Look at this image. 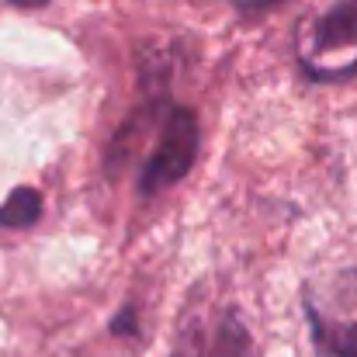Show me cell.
Segmentation results:
<instances>
[{
    "label": "cell",
    "mask_w": 357,
    "mask_h": 357,
    "mask_svg": "<svg viewBox=\"0 0 357 357\" xmlns=\"http://www.w3.org/2000/svg\"><path fill=\"white\" fill-rule=\"evenodd\" d=\"M42 219V195L35 188H14L0 205V229H28Z\"/></svg>",
    "instance_id": "obj_5"
},
{
    "label": "cell",
    "mask_w": 357,
    "mask_h": 357,
    "mask_svg": "<svg viewBox=\"0 0 357 357\" xmlns=\"http://www.w3.org/2000/svg\"><path fill=\"white\" fill-rule=\"evenodd\" d=\"M14 7H24V10H35V7H45V3H52V0H10Z\"/></svg>",
    "instance_id": "obj_7"
},
{
    "label": "cell",
    "mask_w": 357,
    "mask_h": 357,
    "mask_svg": "<svg viewBox=\"0 0 357 357\" xmlns=\"http://www.w3.org/2000/svg\"><path fill=\"white\" fill-rule=\"evenodd\" d=\"M112 333H119V337H125V333H135V309H132V305H125L119 316L112 319Z\"/></svg>",
    "instance_id": "obj_6"
},
{
    "label": "cell",
    "mask_w": 357,
    "mask_h": 357,
    "mask_svg": "<svg viewBox=\"0 0 357 357\" xmlns=\"http://www.w3.org/2000/svg\"><path fill=\"white\" fill-rule=\"evenodd\" d=\"M170 357H250V333L236 309L202 312L181 326Z\"/></svg>",
    "instance_id": "obj_2"
},
{
    "label": "cell",
    "mask_w": 357,
    "mask_h": 357,
    "mask_svg": "<svg viewBox=\"0 0 357 357\" xmlns=\"http://www.w3.org/2000/svg\"><path fill=\"white\" fill-rule=\"evenodd\" d=\"M357 45V0H340L333 3L319 21H316V49L333 52Z\"/></svg>",
    "instance_id": "obj_4"
},
{
    "label": "cell",
    "mask_w": 357,
    "mask_h": 357,
    "mask_svg": "<svg viewBox=\"0 0 357 357\" xmlns=\"http://www.w3.org/2000/svg\"><path fill=\"white\" fill-rule=\"evenodd\" d=\"M309 312V326H312V340L316 351L326 357H357V323H337L330 316H323L312 302H305Z\"/></svg>",
    "instance_id": "obj_3"
},
{
    "label": "cell",
    "mask_w": 357,
    "mask_h": 357,
    "mask_svg": "<svg viewBox=\"0 0 357 357\" xmlns=\"http://www.w3.org/2000/svg\"><path fill=\"white\" fill-rule=\"evenodd\" d=\"M198 146H202V132L198 121L188 108L181 105H167L160 108V132H156V146L142 163L139 174V195L153 198L167 188H174L177 181H184L198 160Z\"/></svg>",
    "instance_id": "obj_1"
},
{
    "label": "cell",
    "mask_w": 357,
    "mask_h": 357,
    "mask_svg": "<svg viewBox=\"0 0 357 357\" xmlns=\"http://www.w3.org/2000/svg\"><path fill=\"white\" fill-rule=\"evenodd\" d=\"M354 278H357V271H354Z\"/></svg>",
    "instance_id": "obj_8"
}]
</instances>
